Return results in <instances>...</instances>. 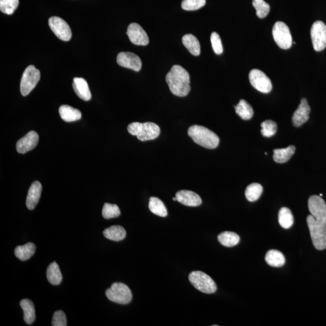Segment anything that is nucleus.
<instances>
[{
	"mask_svg": "<svg viewBox=\"0 0 326 326\" xmlns=\"http://www.w3.org/2000/svg\"><path fill=\"white\" fill-rule=\"evenodd\" d=\"M307 218L314 246L318 250L326 249V204L320 196L313 195L309 199Z\"/></svg>",
	"mask_w": 326,
	"mask_h": 326,
	"instance_id": "f257e3e1",
	"label": "nucleus"
},
{
	"mask_svg": "<svg viewBox=\"0 0 326 326\" xmlns=\"http://www.w3.org/2000/svg\"><path fill=\"white\" fill-rule=\"evenodd\" d=\"M166 81L170 90L175 96L185 97L190 91V75L185 69L175 65L166 74Z\"/></svg>",
	"mask_w": 326,
	"mask_h": 326,
	"instance_id": "f03ea898",
	"label": "nucleus"
},
{
	"mask_svg": "<svg viewBox=\"0 0 326 326\" xmlns=\"http://www.w3.org/2000/svg\"><path fill=\"white\" fill-rule=\"evenodd\" d=\"M188 135L195 143L207 149L217 148L219 138L215 132L206 127L193 125L188 129Z\"/></svg>",
	"mask_w": 326,
	"mask_h": 326,
	"instance_id": "7ed1b4c3",
	"label": "nucleus"
},
{
	"mask_svg": "<svg viewBox=\"0 0 326 326\" xmlns=\"http://www.w3.org/2000/svg\"><path fill=\"white\" fill-rule=\"evenodd\" d=\"M130 134L135 135L141 141L155 140L160 134V128L157 124L152 122H134L128 126Z\"/></svg>",
	"mask_w": 326,
	"mask_h": 326,
	"instance_id": "20e7f679",
	"label": "nucleus"
},
{
	"mask_svg": "<svg viewBox=\"0 0 326 326\" xmlns=\"http://www.w3.org/2000/svg\"><path fill=\"white\" fill-rule=\"evenodd\" d=\"M189 279L193 287L202 293L213 294L217 290L214 281L202 271H193L190 274Z\"/></svg>",
	"mask_w": 326,
	"mask_h": 326,
	"instance_id": "39448f33",
	"label": "nucleus"
},
{
	"mask_svg": "<svg viewBox=\"0 0 326 326\" xmlns=\"http://www.w3.org/2000/svg\"><path fill=\"white\" fill-rule=\"evenodd\" d=\"M105 294L109 301L121 305L129 304L132 299L131 290L122 283H114L106 291Z\"/></svg>",
	"mask_w": 326,
	"mask_h": 326,
	"instance_id": "423d86ee",
	"label": "nucleus"
},
{
	"mask_svg": "<svg viewBox=\"0 0 326 326\" xmlns=\"http://www.w3.org/2000/svg\"><path fill=\"white\" fill-rule=\"evenodd\" d=\"M41 77L39 70L33 65L26 68L20 83V91L23 96H27L35 88Z\"/></svg>",
	"mask_w": 326,
	"mask_h": 326,
	"instance_id": "0eeeda50",
	"label": "nucleus"
},
{
	"mask_svg": "<svg viewBox=\"0 0 326 326\" xmlns=\"http://www.w3.org/2000/svg\"><path fill=\"white\" fill-rule=\"evenodd\" d=\"M273 36L280 48L287 50L293 44L292 36L290 28L284 22L278 21L273 28Z\"/></svg>",
	"mask_w": 326,
	"mask_h": 326,
	"instance_id": "6e6552de",
	"label": "nucleus"
},
{
	"mask_svg": "<svg viewBox=\"0 0 326 326\" xmlns=\"http://www.w3.org/2000/svg\"><path fill=\"white\" fill-rule=\"evenodd\" d=\"M312 42L314 50L321 51L326 47V25L321 21H317L312 25Z\"/></svg>",
	"mask_w": 326,
	"mask_h": 326,
	"instance_id": "1a4fd4ad",
	"label": "nucleus"
},
{
	"mask_svg": "<svg viewBox=\"0 0 326 326\" xmlns=\"http://www.w3.org/2000/svg\"><path fill=\"white\" fill-rule=\"evenodd\" d=\"M251 84L257 90L263 93H269L272 90V83L263 71L253 69L249 74Z\"/></svg>",
	"mask_w": 326,
	"mask_h": 326,
	"instance_id": "9d476101",
	"label": "nucleus"
},
{
	"mask_svg": "<svg viewBox=\"0 0 326 326\" xmlns=\"http://www.w3.org/2000/svg\"><path fill=\"white\" fill-rule=\"evenodd\" d=\"M49 27L59 39L63 41H68L71 38L72 33L67 22L58 16H52L48 20Z\"/></svg>",
	"mask_w": 326,
	"mask_h": 326,
	"instance_id": "9b49d317",
	"label": "nucleus"
},
{
	"mask_svg": "<svg viewBox=\"0 0 326 326\" xmlns=\"http://www.w3.org/2000/svg\"><path fill=\"white\" fill-rule=\"evenodd\" d=\"M126 33L130 41L135 45L145 46L149 44L148 34L137 23H131L128 26Z\"/></svg>",
	"mask_w": 326,
	"mask_h": 326,
	"instance_id": "f8f14e48",
	"label": "nucleus"
},
{
	"mask_svg": "<svg viewBox=\"0 0 326 326\" xmlns=\"http://www.w3.org/2000/svg\"><path fill=\"white\" fill-rule=\"evenodd\" d=\"M117 62L121 67L140 71L142 67L140 57L131 52H121L117 57Z\"/></svg>",
	"mask_w": 326,
	"mask_h": 326,
	"instance_id": "ddd939ff",
	"label": "nucleus"
},
{
	"mask_svg": "<svg viewBox=\"0 0 326 326\" xmlns=\"http://www.w3.org/2000/svg\"><path fill=\"white\" fill-rule=\"evenodd\" d=\"M39 135L37 132L31 131L18 141L16 150L19 154H25L36 148L38 143Z\"/></svg>",
	"mask_w": 326,
	"mask_h": 326,
	"instance_id": "4468645a",
	"label": "nucleus"
},
{
	"mask_svg": "<svg viewBox=\"0 0 326 326\" xmlns=\"http://www.w3.org/2000/svg\"><path fill=\"white\" fill-rule=\"evenodd\" d=\"M310 106L307 100L304 98L293 114L292 121L294 126L300 127L304 125L310 119Z\"/></svg>",
	"mask_w": 326,
	"mask_h": 326,
	"instance_id": "2eb2a0df",
	"label": "nucleus"
},
{
	"mask_svg": "<svg viewBox=\"0 0 326 326\" xmlns=\"http://www.w3.org/2000/svg\"><path fill=\"white\" fill-rule=\"evenodd\" d=\"M179 203L189 207H197L202 204V200L197 193L190 190H181L176 193Z\"/></svg>",
	"mask_w": 326,
	"mask_h": 326,
	"instance_id": "dca6fc26",
	"label": "nucleus"
},
{
	"mask_svg": "<svg viewBox=\"0 0 326 326\" xmlns=\"http://www.w3.org/2000/svg\"><path fill=\"white\" fill-rule=\"evenodd\" d=\"M41 184L39 181H34L28 190L26 199V206L28 210H33L37 206L41 197Z\"/></svg>",
	"mask_w": 326,
	"mask_h": 326,
	"instance_id": "f3484780",
	"label": "nucleus"
},
{
	"mask_svg": "<svg viewBox=\"0 0 326 326\" xmlns=\"http://www.w3.org/2000/svg\"><path fill=\"white\" fill-rule=\"evenodd\" d=\"M73 88L77 96L83 100L89 101L91 99L87 82L82 77H75L73 79Z\"/></svg>",
	"mask_w": 326,
	"mask_h": 326,
	"instance_id": "a211bd4d",
	"label": "nucleus"
},
{
	"mask_svg": "<svg viewBox=\"0 0 326 326\" xmlns=\"http://www.w3.org/2000/svg\"><path fill=\"white\" fill-rule=\"evenodd\" d=\"M60 117L66 122H75L81 119L82 114L79 109L71 106L63 105L59 109Z\"/></svg>",
	"mask_w": 326,
	"mask_h": 326,
	"instance_id": "6ab92c4d",
	"label": "nucleus"
},
{
	"mask_svg": "<svg viewBox=\"0 0 326 326\" xmlns=\"http://www.w3.org/2000/svg\"><path fill=\"white\" fill-rule=\"evenodd\" d=\"M20 306L24 312V320L26 324L30 325L36 319L35 309L33 303L28 299H23Z\"/></svg>",
	"mask_w": 326,
	"mask_h": 326,
	"instance_id": "aec40b11",
	"label": "nucleus"
},
{
	"mask_svg": "<svg viewBox=\"0 0 326 326\" xmlns=\"http://www.w3.org/2000/svg\"><path fill=\"white\" fill-rule=\"evenodd\" d=\"M36 247L31 242H28L21 246H18L15 249V255L21 261H27L35 253Z\"/></svg>",
	"mask_w": 326,
	"mask_h": 326,
	"instance_id": "412c9836",
	"label": "nucleus"
},
{
	"mask_svg": "<svg viewBox=\"0 0 326 326\" xmlns=\"http://www.w3.org/2000/svg\"><path fill=\"white\" fill-rule=\"evenodd\" d=\"M182 42L190 53L199 56L201 53V45L198 39L192 34H187L182 38Z\"/></svg>",
	"mask_w": 326,
	"mask_h": 326,
	"instance_id": "4be33fe9",
	"label": "nucleus"
},
{
	"mask_svg": "<svg viewBox=\"0 0 326 326\" xmlns=\"http://www.w3.org/2000/svg\"><path fill=\"white\" fill-rule=\"evenodd\" d=\"M296 151L295 146L291 145L288 148L274 150L273 159L276 163H285L290 160Z\"/></svg>",
	"mask_w": 326,
	"mask_h": 326,
	"instance_id": "5701e85b",
	"label": "nucleus"
},
{
	"mask_svg": "<svg viewBox=\"0 0 326 326\" xmlns=\"http://www.w3.org/2000/svg\"><path fill=\"white\" fill-rule=\"evenodd\" d=\"M104 236L109 240L119 242L125 238L126 232L123 227L120 226H114L104 230Z\"/></svg>",
	"mask_w": 326,
	"mask_h": 326,
	"instance_id": "b1692460",
	"label": "nucleus"
},
{
	"mask_svg": "<svg viewBox=\"0 0 326 326\" xmlns=\"http://www.w3.org/2000/svg\"><path fill=\"white\" fill-rule=\"evenodd\" d=\"M265 261L271 267H282L285 264V256L279 251L270 250L265 256Z\"/></svg>",
	"mask_w": 326,
	"mask_h": 326,
	"instance_id": "393cba45",
	"label": "nucleus"
},
{
	"mask_svg": "<svg viewBox=\"0 0 326 326\" xmlns=\"http://www.w3.org/2000/svg\"><path fill=\"white\" fill-rule=\"evenodd\" d=\"M47 278L49 283L53 285H59L61 283L62 274L56 262H53L48 267Z\"/></svg>",
	"mask_w": 326,
	"mask_h": 326,
	"instance_id": "a878e982",
	"label": "nucleus"
},
{
	"mask_svg": "<svg viewBox=\"0 0 326 326\" xmlns=\"http://www.w3.org/2000/svg\"><path fill=\"white\" fill-rule=\"evenodd\" d=\"M235 108L236 114L243 120H249L253 116L254 111L252 106L246 100H241Z\"/></svg>",
	"mask_w": 326,
	"mask_h": 326,
	"instance_id": "bb28decb",
	"label": "nucleus"
},
{
	"mask_svg": "<svg viewBox=\"0 0 326 326\" xmlns=\"http://www.w3.org/2000/svg\"><path fill=\"white\" fill-rule=\"evenodd\" d=\"M218 240L224 247H233L239 244L240 237L235 233L224 232L219 235Z\"/></svg>",
	"mask_w": 326,
	"mask_h": 326,
	"instance_id": "cd10ccee",
	"label": "nucleus"
},
{
	"mask_svg": "<svg viewBox=\"0 0 326 326\" xmlns=\"http://www.w3.org/2000/svg\"><path fill=\"white\" fill-rule=\"evenodd\" d=\"M149 208L152 213L161 217H166L168 214L165 205L159 198L156 197L150 198Z\"/></svg>",
	"mask_w": 326,
	"mask_h": 326,
	"instance_id": "c85d7f7f",
	"label": "nucleus"
},
{
	"mask_svg": "<svg viewBox=\"0 0 326 326\" xmlns=\"http://www.w3.org/2000/svg\"><path fill=\"white\" fill-rule=\"evenodd\" d=\"M279 223L285 229H290L294 224V217L291 210L287 207H283L279 213Z\"/></svg>",
	"mask_w": 326,
	"mask_h": 326,
	"instance_id": "c756f323",
	"label": "nucleus"
},
{
	"mask_svg": "<svg viewBox=\"0 0 326 326\" xmlns=\"http://www.w3.org/2000/svg\"><path fill=\"white\" fill-rule=\"evenodd\" d=\"M263 187L258 183L251 184L245 190V197L250 202H255L261 197Z\"/></svg>",
	"mask_w": 326,
	"mask_h": 326,
	"instance_id": "7c9ffc66",
	"label": "nucleus"
},
{
	"mask_svg": "<svg viewBox=\"0 0 326 326\" xmlns=\"http://www.w3.org/2000/svg\"><path fill=\"white\" fill-rule=\"evenodd\" d=\"M253 5L256 8L257 15L260 18H264L270 11V5L264 0H253Z\"/></svg>",
	"mask_w": 326,
	"mask_h": 326,
	"instance_id": "2f4dec72",
	"label": "nucleus"
},
{
	"mask_svg": "<svg viewBox=\"0 0 326 326\" xmlns=\"http://www.w3.org/2000/svg\"><path fill=\"white\" fill-rule=\"evenodd\" d=\"M120 210L116 204L105 203L102 209L103 217L106 219L119 217Z\"/></svg>",
	"mask_w": 326,
	"mask_h": 326,
	"instance_id": "473e14b6",
	"label": "nucleus"
},
{
	"mask_svg": "<svg viewBox=\"0 0 326 326\" xmlns=\"http://www.w3.org/2000/svg\"><path fill=\"white\" fill-rule=\"evenodd\" d=\"M19 5V0H0V10L7 15L14 13Z\"/></svg>",
	"mask_w": 326,
	"mask_h": 326,
	"instance_id": "72a5a7b5",
	"label": "nucleus"
},
{
	"mask_svg": "<svg viewBox=\"0 0 326 326\" xmlns=\"http://www.w3.org/2000/svg\"><path fill=\"white\" fill-rule=\"evenodd\" d=\"M261 127V133L265 137H271L275 135L278 129L276 123L271 120L262 122Z\"/></svg>",
	"mask_w": 326,
	"mask_h": 326,
	"instance_id": "f704fd0d",
	"label": "nucleus"
},
{
	"mask_svg": "<svg viewBox=\"0 0 326 326\" xmlns=\"http://www.w3.org/2000/svg\"><path fill=\"white\" fill-rule=\"evenodd\" d=\"M206 4V0H183L181 7L183 9L193 11L200 9Z\"/></svg>",
	"mask_w": 326,
	"mask_h": 326,
	"instance_id": "c9c22d12",
	"label": "nucleus"
},
{
	"mask_svg": "<svg viewBox=\"0 0 326 326\" xmlns=\"http://www.w3.org/2000/svg\"><path fill=\"white\" fill-rule=\"evenodd\" d=\"M210 40H211L212 48L215 53L216 54H218V55L223 53V46L219 34L216 32H213L211 36H210Z\"/></svg>",
	"mask_w": 326,
	"mask_h": 326,
	"instance_id": "e433bc0d",
	"label": "nucleus"
},
{
	"mask_svg": "<svg viewBox=\"0 0 326 326\" xmlns=\"http://www.w3.org/2000/svg\"><path fill=\"white\" fill-rule=\"evenodd\" d=\"M51 325L53 326H67L65 314L62 311H57L54 313Z\"/></svg>",
	"mask_w": 326,
	"mask_h": 326,
	"instance_id": "4c0bfd02",
	"label": "nucleus"
},
{
	"mask_svg": "<svg viewBox=\"0 0 326 326\" xmlns=\"http://www.w3.org/2000/svg\"><path fill=\"white\" fill-rule=\"evenodd\" d=\"M173 200L177 201V198H176V197L173 198Z\"/></svg>",
	"mask_w": 326,
	"mask_h": 326,
	"instance_id": "58836bf2",
	"label": "nucleus"
},
{
	"mask_svg": "<svg viewBox=\"0 0 326 326\" xmlns=\"http://www.w3.org/2000/svg\"><path fill=\"white\" fill-rule=\"evenodd\" d=\"M320 197H323V194H322V193H321V194H320Z\"/></svg>",
	"mask_w": 326,
	"mask_h": 326,
	"instance_id": "ea45409f",
	"label": "nucleus"
}]
</instances>
